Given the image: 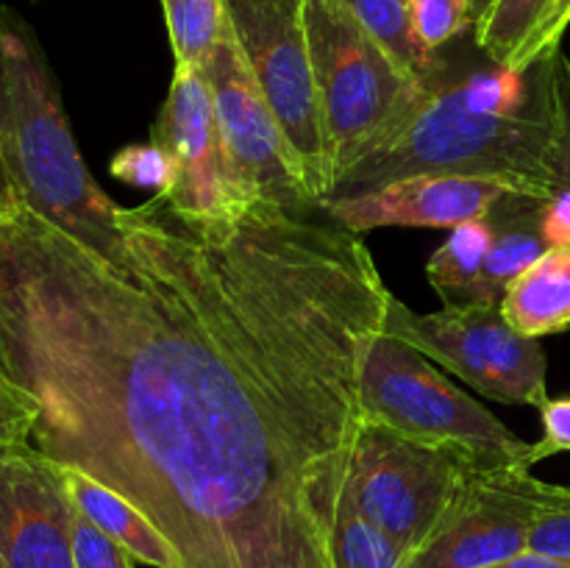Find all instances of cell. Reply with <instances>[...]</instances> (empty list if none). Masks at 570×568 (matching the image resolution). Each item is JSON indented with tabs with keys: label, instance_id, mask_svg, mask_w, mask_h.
Here are the masks:
<instances>
[{
	"label": "cell",
	"instance_id": "6da1fadb",
	"mask_svg": "<svg viewBox=\"0 0 570 568\" xmlns=\"http://www.w3.org/2000/svg\"><path fill=\"white\" fill-rule=\"evenodd\" d=\"M109 265L26 204L0 215V376L31 438L137 505L184 568H337L390 290L360 234L271 204L120 206Z\"/></svg>",
	"mask_w": 570,
	"mask_h": 568
},
{
	"label": "cell",
	"instance_id": "7a4b0ae2",
	"mask_svg": "<svg viewBox=\"0 0 570 568\" xmlns=\"http://www.w3.org/2000/svg\"><path fill=\"white\" fill-rule=\"evenodd\" d=\"M421 173L490 178L510 193L549 200L554 170L546 61L523 72L493 65L460 78H445L443 70L328 198H351Z\"/></svg>",
	"mask_w": 570,
	"mask_h": 568
},
{
	"label": "cell",
	"instance_id": "3957f363",
	"mask_svg": "<svg viewBox=\"0 0 570 568\" xmlns=\"http://www.w3.org/2000/svg\"><path fill=\"white\" fill-rule=\"evenodd\" d=\"M0 159L20 204L122 267L120 206L81 159L42 42L11 6H0Z\"/></svg>",
	"mask_w": 570,
	"mask_h": 568
},
{
	"label": "cell",
	"instance_id": "277c9868",
	"mask_svg": "<svg viewBox=\"0 0 570 568\" xmlns=\"http://www.w3.org/2000/svg\"><path fill=\"white\" fill-rule=\"evenodd\" d=\"M306 33L328 167L337 184L415 109L429 84L417 81L376 42L345 0H306Z\"/></svg>",
	"mask_w": 570,
	"mask_h": 568
},
{
	"label": "cell",
	"instance_id": "5b68a950",
	"mask_svg": "<svg viewBox=\"0 0 570 568\" xmlns=\"http://www.w3.org/2000/svg\"><path fill=\"white\" fill-rule=\"evenodd\" d=\"M362 412L401 434L462 445L493 466L527 468L529 443L499 421L473 395L456 388L415 345L382 332L362 368ZM532 471V468H529Z\"/></svg>",
	"mask_w": 570,
	"mask_h": 568
},
{
	"label": "cell",
	"instance_id": "8992f818",
	"mask_svg": "<svg viewBox=\"0 0 570 568\" xmlns=\"http://www.w3.org/2000/svg\"><path fill=\"white\" fill-rule=\"evenodd\" d=\"M482 466L493 462L462 445L412 438L365 421L351 471V505L393 535L412 557L440 532L471 473Z\"/></svg>",
	"mask_w": 570,
	"mask_h": 568
},
{
	"label": "cell",
	"instance_id": "52a82bcc",
	"mask_svg": "<svg viewBox=\"0 0 570 568\" xmlns=\"http://www.w3.org/2000/svg\"><path fill=\"white\" fill-rule=\"evenodd\" d=\"M226 17L321 209L334 182L306 33V0H226Z\"/></svg>",
	"mask_w": 570,
	"mask_h": 568
},
{
	"label": "cell",
	"instance_id": "ba28073f",
	"mask_svg": "<svg viewBox=\"0 0 570 568\" xmlns=\"http://www.w3.org/2000/svg\"><path fill=\"white\" fill-rule=\"evenodd\" d=\"M384 329L465 379L484 399L538 410L549 401L543 345L515 332L501 315V306L443 304L440 312L417 315L404 301L390 295Z\"/></svg>",
	"mask_w": 570,
	"mask_h": 568
},
{
	"label": "cell",
	"instance_id": "9c48e42d",
	"mask_svg": "<svg viewBox=\"0 0 570 568\" xmlns=\"http://www.w3.org/2000/svg\"><path fill=\"white\" fill-rule=\"evenodd\" d=\"M200 70L209 81L228 184L239 206L271 204L295 215L317 209L232 28L226 26Z\"/></svg>",
	"mask_w": 570,
	"mask_h": 568
},
{
	"label": "cell",
	"instance_id": "30bf717a",
	"mask_svg": "<svg viewBox=\"0 0 570 568\" xmlns=\"http://www.w3.org/2000/svg\"><path fill=\"white\" fill-rule=\"evenodd\" d=\"M570 499V488L534 477L523 466H482L440 532L406 568H488L529 549L546 512Z\"/></svg>",
	"mask_w": 570,
	"mask_h": 568
},
{
	"label": "cell",
	"instance_id": "8fae6325",
	"mask_svg": "<svg viewBox=\"0 0 570 568\" xmlns=\"http://www.w3.org/2000/svg\"><path fill=\"white\" fill-rule=\"evenodd\" d=\"M150 143L170 159V184L161 198L193 217H232L239 206L228 184L215 104L204 70H173L170 92L150 128Z\"/></svg>",
	"mask_w": 570,
	"mask_h": 568
},
{
	"label": "cell",
	"instance_id": "7c38bea8",
	"mask_svg": "<svg viewBox=\"0 0 570 568\" xmlns=\"http://www.w3.org/2000/svg\"><path fill=\"white\" fill-rule=\"evenodd\" d=\"M76 501L65 468L31 443L0 445V560L6 568H76Z\"/></svg>",
	"mask_w": 570,
	"mask_h": 568
},
{
	"label": "cell",
	"instance_id": "4fadbf2b",
	"mask_svg": "<svg viewBox=\"0 0 570 568\" xmlns=\"http://www.w3.org/2000/svg\"><path fill=\"white\" fill-rule=\"evenodd\" d=\"M510 189L499 182L456 173H421L351 198H328L321 209L332 223L362 234L382 226L454 228L488 217Z\"/></svg>",
	"mask_w": 570,
	"mask_h": 568
},
{
	"label": "cell",
	"instance_id": "5bb4252c",
	"mask_svg": "<svg viewBox=\"0 0 570 568\" xmlns=\"http://www.w3.org/2000/svg\"><path fill=\"white\" fill-rule=\"evenodd\" d=\"M488 221L493 223V243L479 278L473 282L465 304L501 306L507 287L549 251L543 237V200L521 193H507L490 209Z\"/></svg>",
	"mask_w": 570,
	"mask_h": 568
},
{
	"label": "cell",
	"instance_id": "9a60e30c",
	"mask_svg": "<svg viewBox=\"0 0 570 568\" xmlns=\"http://www.w3.org/2000/svg\"><path fill=\"white\" fill-rule=\"evenodd\" d=\"M65 468L67 488H70V496L78 510L100 532H106L115 543H120L134 560L154 568H184L176 546L167 540V535L137 505H131L126 496L106 488L104 482L78 471V468Z\"/></svg>",
	"mask_w": 570,
	"mask_h": 568
},
{
	"label": "cell",
	"instance_id": "2e32d148",
	"mask_svg": "<svg viewBox=\"0 0 570 568\" xmlns=\"http://www.w3.org/2000/svg\"><path fill=\"white\" fill-rule=\"evenodd\" d=\"M501 315L527 337L566 332L570 326V245L534 259L501 298Z\"/></svg>",
	"mask_w": 570,
	"mask_h": 568
},
{
	"label": "cell",
	"instance_id": "e0dca14e",
	"mask_svg": "<svg viewBox=\"0 0 570 568\" xmlns=\"http://www.w3.org/2000/svg\"><path fill=\"white\" fill-rule=\"evenodd\" d=\"M493 243V223L488 217L460 223L451 228V237L440 245L426 265V276L443 304H465L473 282L479 278Z\"/></svg>",
	"mask_w": 570,
	"mask_h": 568
},
{
	"label": "cell",
	"instance_id": "ac0fdd59",
	"mask_svg": "<svg viewBox=\"0 0 570 568\" xmlns=\"http://www.w3.org/2000/svg\"><path fill=\"white\" fill-rule=\"evenodd\" d=\"M365 31L423 84H432L445 70L438 53L423 48L412 33L406 0H345Z\"/></svg>",
	"mask_w": 570,
	"mask_h": 568
},
{
	"label": "cell",
	"instance_id": "d6986e66",
	"mask_svg": "<svg viewBox=\"0 0 570 568\" xmlns=\"http://www.w3.org/2000/svg\"><path fill=\"white\" fill-rule=\"evenodd\" d=\"M170 31L173 70H200L228 26L226 0H161Z\"/></svg>",
	"mask_w": 570,
	"mask_h": 568
},
{
	"label": "cell",
	"instance_id": "ffe728a7",
	"mask_svg": "<svg viewBox=\"0 0 570 568\" xmlns=\"http://www.w3.org/2000/svg\"><path fill=\"white\" fill-rule=\"evenodd\" d=\"M332 555L337 568H406L410 551L399 543L379 523L362 516L348 501L340 507L337 523H334Z\"/></svg>",
	"mask_w": 570,
	"mask_h": 568
},
{
	"label": "cell",
	"instance_id": "44dd1931",
	"mask_svg": "<svg viewBox=\"0 0 570 568\" xmlns=\"http://www.w3.org/2000/svg\"><path fill=\"white\" fill-rule=\"evenodd\" d=\"M551 0H495L476 22V45L493 65H507L538 28Z\"/></svg>",
	"mask_w": 570,
	"mask_h": 568
},
{
	"label": "cell",
	"instance_id": "7402d4cb",
	"mask_svg": "<svg viewBox=\"0 0 570 568\" xmlns=\"http://www.w3.org/2000/svg\"><path fill=\"white\" fill-rule=\"evenodd\" d=\"M551 106V170L554 195L570 189V56L562 48L543 56Z\"/></svg>",
	"mask_w": 570,
	"mask_h": 568
},
{
	"label": "cell",
	"instance_id": "603a6c76",
	"mask_svg": "<svg viewBox=\"0 0 570 568\" xmlns=\"http://www.w3.org/2000/svg\"><path fill=\"white\" fill-rule=\"evenodd\" d=\"M406 9H410L412 33L432 53H438L468 28H476V14L468 0H406Z\"/></svg>",
	"mask_w": 570,
	"mask_h": 568
},
{
	"label": "cell",
	"instance_id": "cb8c5ba5",
	"mask_svg": "<svg viewBox=\"0 0 570 568\" xmlns=\"http://www.w3.org/2000/svg\"><path fill=\"white\" fill-rule=\"evenodd\" d=\"M109 173L117 182L161 193L170 184V159L156 143H134L117 150L109 161Z\"/></svg>",
	"mask_w": 570,
	"mask_h": 568
},
{
	"label": "cell",
	"instance_id": "d4e9b609",
	"mask_svg": "<svg viewBox=\"0 0 570 568\" xmlns=\"http://www.w3.org/2000/svg\"><path fill=\"white\" fill-rule=\"evenodd\" d=\"M72 555H76V568H137L134 557L109 535L100 532L78 507L72 521Z\"/></svg>",
	"mask_w": 570,
	"mask_h": 568
},
{
	"label": "cell",
	"instance_id": "484cf974",
	"mask_svg": "<svg viewBox=\"0 0 570 568\" xmlns=\"http://www.w3.org/2000/svg\"><path fill=\"white\" fill-rule=\"evenodd\" d=\"M568 26H570V0H551L543 20L538 22V28L529 33L527 42L518 48V53L512 56L504 67H512V70L523 72L532 65H538L543 56L554 53V50L560 48L562 33L568 31Z\"/></svg>",
	"mask_w": 570,
	"mask_h": 568
},
{
	"label": "cell",
	"instance_id": "4316f807",
	"mask_svg": "<svg viewBox=\"0 0 570 568\" xmlns=\"http://www.w3.org/2000/svg\"><path fill=\"white\" fill-rule=\"evenodd\" d=\"M540 421H543V438L529 445L527 468H534L546 457L570 451V399L546 401L540 407Z\"/></svg>",
	"mask_w": 570,
	"mask_h": 568
},
{
	"label": "cell",
	"instance_id": "83f0119b",
	"mask_svg": "<svg viewBox=\"0 0 570 568\" xmlns=\"http://www.w3.org/2000/svg\"><path fill=\"white\" fill-rule=\"evenodd\" d=\"M31 438V404L26 395L0 376V445L28 443Z\"/></svg>",
	"mask_w": 570,
	"mask_h": 568
},
{
	"label": "cell",
	"instance_id": "f1b7e54d",
	"mask_svg": "<svg viewBox=\"0 0 570 568\" xmlns=\"http://www.w3.org/2000/svg\"><path fill=\"white\" fill-rule=\"evenodd\" d=\"M529 549L570 560V499L540 518L532 532V540H529Z\"/></svg>",
	"mask_w": 570,
	"mask_h": 568
},
{
	"label": "cell",
	"instance_id": "f546056e",
	"mask_svg": "<svg viewBox=\"0 0 570 568\" xmlns=\"http://www.w3.org/2000/svg\"><path fill=\"white\" fill-rule=\"evenodd\" d=\"M540 226H543V237L549 248L570 245V189H560L549 200H543V221H540Z\"/></svg>",
	"mask_w": 570,
	"mask_h": 568
},
{
	"label": "cell",
	"instance_id": "4dcf8cb0",
	"mask_svg": "<svg viewBox=\"0 0 570 568\" xmlns=\"http://www.w3.org/2000/svg\"><path fill=\"white\" fill-rule=\"evenodd\" d=\"M488 568H570V560H562V557L543 555V551L527 549L515 557H507V560L493 562Z\"/></svg>",
	"mask_w": 570,
	"mask_h": 568
},
{
	"label": "cell",
	"instance_id": "1f68e13d",
	"mask_svg": "<svg viewBox=\"0 0 570 568\" xmlns=\"http://www.w3.org/2000/svg\"><path fill=\"white\" fill-rule=\"evenodd\" d=\"M14 204H20V198H17L14 187H11L9 173H6V167H3V159H0V215H3L6 209H11Z\"/></svg>",
	"mask_w": 570,
	"mask_h": 568
},
{
	"label": "cell",
	"instance_id": "d6a6232c",
	"mask_svg": "<svg viewBox=\"0 0 570 568\" xmlns=\"http://www.w3.org/2000/svg\"><path fill=\"white\" fill-rule=\"evenodd\" d=\"M468 3H471V9H473V14H476V22H479V17L484 14V11L490 9V6L495 3V0H468Z\"/></svg>",
	"mask_w": 570,
	"mask_h": 568
},
{
	"label": "cell",
	"instance_id": "836d02e7",
	"mask_svg": "<svg viewBox=\"0 0 570 568\" xmlns=\"http://www.w3.org/2000/svg\"><path fill=\"white\" fill-rule=\"evenodd\" d=\"M0 568H6V562H3V560H0Z\"/></svg>",
	"mask_w": 570,
	"mask_h": 568
}]
</instances>
